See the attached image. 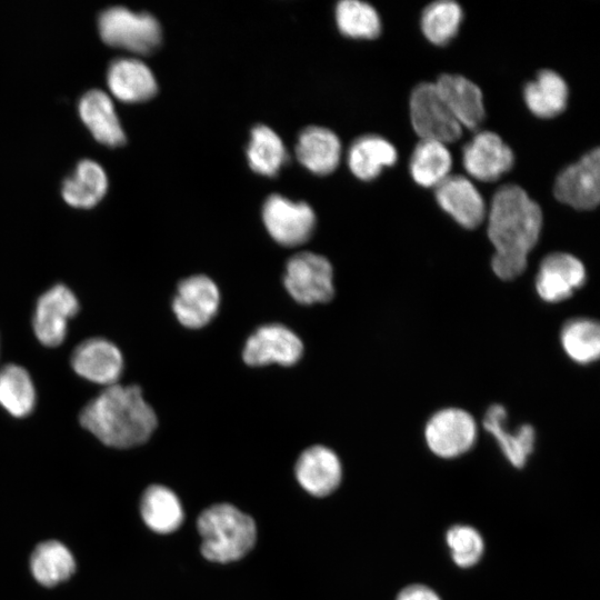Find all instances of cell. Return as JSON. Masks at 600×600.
<instances>
[{"label": "cell", "mask_w": 600, "mask_h": 600, "mask_svg": "<svg viewBox=\"0 0 600 600\" xmlns=\"http://www.w3.org/2000/svg\"><path fill=\"white\" fill-rule=\"evenodd\" d=\"M542 228L540 206L517 184L499 188L488 212V237L496 251L491 266L502 280H512L527 268L529 252Z\"/></svg>", "instance_id": "1"}, {"label": "cell", "mask_w": 600, "mask_h": 600, "mask_svg": "<svg viewBox=\"0 0 600 600\" xmlns=\"http://www.w3.org/2000/svg\"><path fill=\"white\" fill-rule=\"evenodd\" d=\"M80 423L106 446L128 449L151 437L157 416L140 387L116 383L84 406Z\"/></svg>", "instance_id": "2"}, {"label": "cell", "mask_w": 600, "mask_h": 600, "mask_svg": "<svg viewBox=\"0 0 600 600\" xmlns=\"http://www.w3.org/2000/svg\"><path fill=\"white\" fill-rule=\"evenodd\" d=\"M201 552L210 561L228 563L244 557L254 546L257 529L251 517L229 503L203 510L198 518Z\"/></svg>", "instance_id": "3"}, {"label": "cell", "mask_w": 600, "mask_h": 600, "mask_svg": "<svg viewBox=\"0 0 600 600\" xmlns=\"http://www.w3.org/2000/svg\"><path fill=\"white\" fill-rule=\"evenodd\" d=\"M99 34L110 47L138 54H149L161 43L158 20L147 12H133L124 7H111L98 18Z\"/></svg>", "instance_id": "4"}, {"label": "cell", "mask_w": 600, "mask_h": 600, "mask_svg": "<svg viewBox=\"0 0 600 600\" xmlns=\"http://www.w3.org/2000/svg\"><path fill=\"white\" fill-rule=\"evenodd\" d=\"M283 286L291 298L301 304L328 302L334 294L332 266L323 256L299 252L286 264Z\"/></svg>", "instance_id": "5"}, {"label": "cell", "mask_w": 600, "mask_h": 600, "mask_svg": "<svg viewBox=\"0 0 600 600\" xmlns=\"http://www.w3.org/2000/svg\"><path fill=\"white\" fill-rule=\"evenodd\" d=\"M409 109L412 128L421 140L447 144L461 137L462 127L443 102L434 83L422 82L416 86Z\"/></svg>", "instance_id": "6"}, {"label": "cell", "mask_w": 600, "mask_h": 600, "mask_svg": "<svg viewBox=\"0 0 600 600\" xmlns=\"http://www.w3.org/2000/svg\"><path fill=\"white\" fill-rule=\"evenodd\" d=\"M262 219L271 238L284 247L307 242L316 226L314 212L308 203L293 202L280 194L266 200Z\"/></svg>", "instance_id": "7"}, {"label": "cell", "mask_w": 600, "mask_h": 600, "mask_svg": "<svg viewBox=\"0 0 600 600\" xmlns=\"http://www.w3.org/2000/svg\"><path fill=\"white\" fill-rule=\"evenodd\" d=\"M429 449L444 459L457 458L469 451L477 439V424L462 409L447 408L434 413L424 429Z\"/></svg>", "instance_id": "8"}, {"label": "cell", "mask_w": 600, "mask_h": 600, "mask_svg": "<svg viewBox=\"0 0 600 600\" xmlns=\"http://www.w3.org/2000/svg\"><path fill=\"white\" fill-rule=\"evenodd\" d=\"M303 353L301 339L288 327L268 323L259 327L246 341L243 361L251 367L297 363Z\"/></svg>", "instance_id": "9"}, {"label": "cell", "mask_w": 600, "mask_h": 600, "mask_svg": "<svg viewBox=\"0 0 600 600\" xmlns=\"http://www.w3.org/2000/svg\"><path fill=\"white\" fill-rule=\"evenodd\" d=\"M554 197L578 210H591L600 200V151L586 153L564 168L554 182Z\"/></svg>", "instance_id": "10"}, {"label": "cell", "mask_w": 600, "mask_h": 600, "mask_svg": "<svg viewBox=\"0 0 600 600\" xmlns=\"http://www.w3.org/2000/svg\"><path fill=\"white\" fill-rule=\"evenodd\" d=\"M79 310L74 293L63 284H56L37 301L32 327L37 339L46 347H58L67 336L68 322Z\"/></svg>", "instance_id": "11"}, {"label": "cell", "mask_w": 600, "mask_h": 600, "mask_svg": "<svg viewBox=\"0 0 600 600\" xmlns=\"http://www.w3.org/2000/svg\"><path fill=\"white\" fill-rule=\"evenodd\" d=\"M220 292L216 282L204 274H194L181 280L172 300V310L186 328L200 329L217 314Z\"/></svg>", "instance_id": "12"}, {"label": "cell", "mask_w": 600, "mask_h": 600, "mask_svg": "<svg viewBox=\"0 0 600 600\" xmlns=\"http://www.w3.org/2000/svg\"><path fill=\"white\" fill-rule=\"evenodd\" d=\"M513 162L511 148L491 131L478 132L462 150L466 171L480 181L499 179L512 168Z\"/></svg>", "instance_id": "13"}, {"label": "cell", "mask_w": 600, "mask_h": 600, "mask_svg": "<svg viewBox=\"0 0 600 600\" xmlns=\"http://www.w3.org/2000/svg\"><path fill=\"white\" fill-rule=\"evenodd\" d=\"M71 367L83 379L109 387L118 383L123 370V357L108 339L90 338L73 350Z\"/></svg>", "instance_id": "14"}, {"label": "cell", "mask_w": 600, "mask_h": 600, "mask_svg": "<svg viewBox=\"0 0 600 600\" xmlns=\"http://www.w3.org/2000/svg\"><path fill=\"white\" fill-rule=\"evenodd\" d=\"M586 281L583 263L567 252H553L543 258L536 277V290L547 302H560L573 294Z\"/></svg>", "instance_id": "15"}, {"label": "cell", "mask_w": 600, "mask_h": 600, "mask_svg": "<svg viewBox=\"0 0 600 600\" xmlns=\"http://www.w3.org/2000/svg\"><path fill=\"white\" fill-rule=\"evenodd\" d=\"M434 189L439 206L460 226L474 229L482 223L487 214L486 203L468 178L449 174Z\"/></svg>", "instance_id": "16"}, {"label": "cell", "mask_w": 600, "mask_h": 600, "mask_svg": "<svg viewBox=\"0 0 600 600\" xmlns=\"http://www.w3.org/2000/svg\"><path fill=\"white\" fill-rule=\"evenodd\" d=\"M294 472L300 486L316 497L333 492L342 478L340 459L331 449L320 444L301 452Z\"/></svg>", "instance_id": "17"}, {"label": "cell", "mask_w": 600, "mask_h": 600, "mask_svg": "<svg viewBox=\"0 0 600 600\" xmlns=\"http://www.w3.org/2000/svg\"><path fill=\"white\" fill-rule=\"evenodd\" d=\"M443 102L460 123L476 130L484 119L483 97L480 88L459 74H442L434 82Z\"/></svg>", "instance_id": "18"}, {"label": "cell", "mask_w": 600, "mask_h": 600, "mask_svg": "<svg viewBox=\"0 0 600 600\" xmlns=\"http://www.w3.org/2000/svg\"><path fill=\"white\" fill-rule=\"evenodd\" d=\"M110 92L127 103L151 99L158 90L156 78L147 64L136 58H118L107 70Z\"/></svg>", "instance_id": "19"}, {"label": "cell", "mask_w": 600, "mask_h": 600, "mask_svg": "<svg viewBox=\"0 0 600 600\" xmlns=\"http://www.w3.org/2000/svg\"><path fill=\"white\" fill-rule=\"evenodd\" d=\"M79 116L93 138L110 148L126 143V133L110 97L99 90L87 91L78 103Z\"/></svg>", "instance_id": "20"}, {"label": "cell", "mask_w": 600, "mask_h": 600, "mask_svg": "<svg viewBox=\"0 0 600 600\" xmlns=\"http://www.w3.org/2000/svg\"><path fill=\"white\" fill-rule=\"evenodd\" d=\"M506 420L504 407L492 404L484 414L483 427L497 440L508 461L516 468H522L534 448V429L530 424H522L514 432H509Z\"/></svg>", "instance_id": "21"}, {"label": "cell", "mask_w": 600, "mask_h": 600, "mask_svg": "<svg viewBox=\"0 0 600 600\" xmlns=\"http://www.w3.org/2000/svg\"><path fill=\"white\" fill-rule=\"evenodd\" d=\"M296 154L298 160L316 174L332 172L341 154L339 138L329 129L308 127L299 136Z\"/></svg>", "instance_id": "22"}, {"label": "cell", "mask_w": 600, "mask_h": 600, "mask_svg": "<svg viewBox=\"0 0 600 600\" xmlns=\"http://www.w3.org/2000/svg\"><path fill=\"white\" fill-rule=\"evenodd\" d=\"M108 190L104 169L93 160H81L61 186V196L71 207L89 209L97 206Z\"/></svg>", "instance_id": "23"}, {"label": "cell", "mask_w": 600, "mask_h": 600, "mask_svg": "<svg viewBox=\"0 0 600 600\" xmlns=\"http://www.w3.org/2000/svg\"><path fill=\"white\" fill-rule=\"evenodd\" d=\"M569 90L564 79L553 70H541L523 88L528 109L539 118H553L567 107Z\"/></svg>", "instance_id": "24"}, {"label": "cell", "mask_w": 600, "mask_h": 600, "mask_svg": "<svg viewBox=\"0 0 600 600\" xmlns=\"http://www.w3.org/2000/svg\"><path fill=\"white\" fill-rule=\"evenodd\" d=\"M398 152L387 139L367 134L357 139L348 151V164L351 172L361 180L377 178L384 167L397 162Z\"/></svg>", "instance_id": "25"}, {"label": "cell", "mask_w": 600, "mask_h": 600, "mask_svg": "<svg viewBox=\"0 0 600 600\" xmlns=\"http://www.w3.org/2000/svg\"><path fill=\"white\" fill-rule=\"evenodd\" d=\"M140 511L146 524L158 533H171L183 521L179 498L169 488L153 484L142 494Z\"/></svg>", "instance_id": "26"}, {"label": "cell", "mask_w": 600, "mask_h": 600, "mask_svg": "<svg viewBox=\"0 0 600 600\" xmlns=\"http://www.w3.org/2000/svg\"><path fill=\"white\" fill-rule=\"evenodd\" d=\"M30 568L39 583L53 587L73 574L76 561L63 543L50 540L36 547L30 558Z\"/></svg>", "instance_id": "27"}, {"label": "cell", "mask_w": 600, "mask_h": 600, "mask_svg": "<svg viewBox=\"0 0 600 600\" xmlns=\"http://www.w3.org/2000/svg\"><path fill=\"white\" fill-rule=\"evenodd\" d=\"M452 157L447 144L433 140H420L410 158L409 171L422 187L434 188L451 170Z\"/></svg>", "instance_id": "28"}, {"label": "cell", "mask_w": 600, "mask_h": 600, "mask_svg": "<svg viewBox=\"0 0 600 600\" xmlns=\"http://www.w3.org/2000/svg\"><path fill=\"white\" fill-rule=\"evenodd\" d=\"M36 404V388L29 372L9 363L0 369V406L12 417L29 416Z\"/></svg>", "instance_id": "29"}, {"label": "cell", "mask_w": 600, "mask_h": 600, "mask_svg": "<svg viewBox=\"0 0 600 600\" xmlns=\"http://www.w3.org/2000/svg\"><path fill=\"white\" fill-rule=\"evenodd\" d=\"M247 157L253 171L272 177L287 160V152L280 137L269 127L259 124L251 131Z\"/></svg>", "instance_id": "30"}, {"label": "cell", "mask_w": 600, "mask_h": 600, "mask_svg": "<svg viewBox=\"0 0 600 600\" xmlns=\"http://www.w3.org/2000/svg\"><path fill=\"white\" fill-rule=\"evenodd\" d=\"M561 343L566 353L576 362L587 364L600 354V328L587 318L569 320L561 330Z\"/></svg>", "instance_id": "31"}, {"label": "cell", "mask_w": 600, "mask_h": 600, "mask_svg": "<svg viewBox=\"0 0 600 600\" xmlns=\"http://www.w3.org/2000/svg\"><path fill=\"white\" fill-rule=\"evenodd\" d=\"M462 17V9L457 2L439 0L424 8L421 30L431 43L443 46L458 33Z\"/></svg>", "instance_id": "32"}, {"label": "cell", "mask_w": 600, "mask_h": 600, "mask_svg": "<svg viewBox=\"0 0 600 600\" xmlns=\"http://www.w3.org/2000/svg\"><path fill=\"white\" fill-rule=\"evenodd\" d=\"M339 30L347 37L373 39L380 34L381 21L376 9L367 2L343 0L336 8Z\"/></svg>", "instance_id": "33"}, {"label": "cell", "mask_w": 600, "mask_h": 600, "mask_svg": "<svg viewBox=\"0 0 600 600\" xmlns=\"http://www.w3.org/2000/svg\"><path fill=\"white\" fill-rule=\"evenodd\" d=\"M446 542L453 562L460 568L477 564L484 552L481 534L471 526L456 524L446 533Z\"/></svg>", "instance_id": "34"}, {"label": "cell", "mask_w": 600, "mask_h": 600, "mask_svg": "<svg viewBox=\"0 0 600 600\" xmlns=\"http://www.w3.org/2000/svg\"><path fill=\"white\" fill-rule=\"evenodd\" d=\"M396 600H441L438 593L423 584H411L402 589Z\"/></svg>", "instance_id": "35"}]
</instances>
